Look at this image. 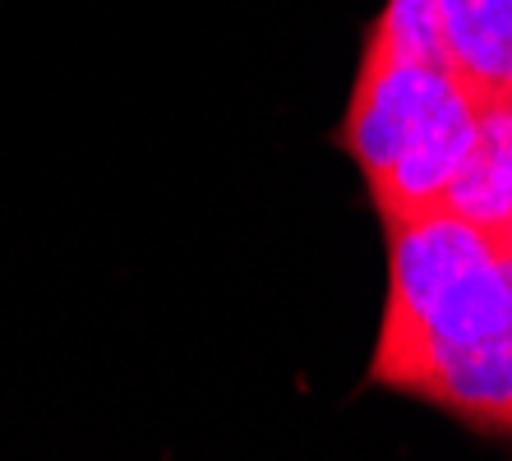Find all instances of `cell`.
Returning <instances> with one entry per match:
<instances>
[{
	"mask_svg": "<svg viewBox=\"0 0 512 461\" xmlns=\"http://www.w3.org/2000/svg\"><path fill=\"white\" fill-rule=\"evenodd\" d=\"M512 328V286L499 245L439 208L388 226V309L370 379L402 392L429 355L485 342Z\"/></svg>",
	"mask_w": 512,
	"mask_h": 461,
	"instance_id": "6da1fadb",
	"label": "cell"
},
{
	"mask_svg": "<svg viewBox=\"0 0 512 461\" xmlns=\"http://www.w3.org/2000/svg\"><path fill=\"white\" fill-rule=\"evenodd\" d=\"M457 88H462V83L453 79L448 65L379 56V51H365V56H360L356 93H351V107H346V120H342V130H337V143H342L346 153H351V162L360 166L365 185L379 180L383 171L397 162L406 139H411Z\"/></svg>",
	"mask_w": 512,
	"mask_h": 461,
	"instance_id": "7a4b0ae2",
	"label": "cell"
},
{
	"mask_svg": "<svg viewBox=\"0 0 512 461\" xmlns=\"http://www.w3.org/2000/svg\"><path fill=\"white\" fill-rule=\"evenodd\" d=\"M471 139H476V102H471L466 88H457L406 139L397 162L379 180H370V199L379 208L383 226H402L425 213H439L448 203V190H453L466 153H471Z\"/></svg>",
	"mask_w": 512,
	"mask_h": 461,
	"instance_id": "3957f363",
	"label": "cell"
},
{
	"mask_svg": "<svg viewBox=\"0 0 512 461\" xmlns=\"http://www.w3.org/2000/svg\"><path fill=\"white\" fill-rule=\"evenodd\" d=\"M402 392L448 411L476 434L512 438V328L485 342L429 355L402 383Z\"/></svg>",
	"mask_w": 512,
	"mask_h": 461,
	"instance_id": "277c9868",
	"label": "cell"
},
{
	"mask_svg": "<svg viewBox=\"0 0 512 461\" xmlns=\"http://www.w3.org/2000/svg\"><path fill=\"white\" fill-rule=\"evenodd\" d=\"M443 60L471 102L512 97V0H443Z\"/></svg>",
	"mask_w": 512,
	"mask_h": 461,
	"instance_id": "5b68a950",
	"label": "cell"
},
{
	"mask_svg": "<svg viewBox=\"0 0 512 461\" xmlns=\"http://www.w3.org/2000/svg\"><path fill=\"white\" fill-rule=\"evenodd\" d=\"M443 208L489 240L512 231V97L476 107V139Z\"/></svg>",
	"mask_w": 512,
	"mask_h": 461,
	"instance_id": "8992f818",
	"label": "cell"
},
{
	"mask_svg": "<svg viewBox=\"0 0 512 461\" xmlns=\"http://www.w3.org/2000/svg\"><path fill=\"white\" fill-rule=\"evenodd\" d=\"M365 51L448 65L443 60V0H388V10L374 19L365 37Z\"/></svg>",
	"mask_w": 512,
	"mask_h": 461,
	"instance_id": "52a82bcc",
	"label": "cell"
},
{
	"mask_svg": "<svg viewBox=\"0 0 512 461\" xmlns=\"http://www.w3.org/2000/svg\"><path fill=\"white\" fill-rule=\"evenodd\" d=\"M494 245H499V259H503V272H508V286H512V231H503L499 240H494Z\"/></svg>",
	"mask_w": 512,
	"mask_h": 461,
	"instance_id": "ba28073f",
	"label": "cell"
}]
</instances>
